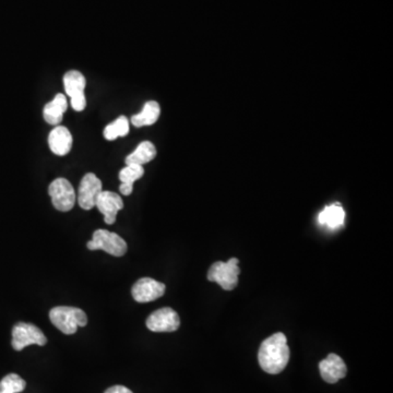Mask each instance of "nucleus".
I'll use <instances>...</instances> for the list:
<instances>
[{
    "label": "nucleus",
    "mask_w": 393,
    "mask_h": 393,
    "mask_svg": "<svg viewBox=\"0 0 393 393\" xmlns=\"http://www.w3.org/2000/svg\"><path fill=\"white\" fill-rule=\"evenodd\" d=\"M258 360L260 367L265 373L271 375L282 373L290 360V347L286 334L278 332L262 342L258 353Z\"/></svg>",
    "instance_id": "1"
},
{
    "label": "nucleus",
    "mask_w": 393,
    "mask_h": 393,
    "mask_svg": "<svg viewBox=\"0 0 393 393\" xmlns=\"http://www.w3.org/2000/svg\"><path fill=\"white\" fill-rule=\"evenodd\" d=\"M49 319L57 329L64 334H75L79 326H85L87 317L82 309L58 306L49 311Z\"/></svg>",
    "instance_id": "2"
},
{
    "label": "nucleus",
    "mask_w": 393,
    "mask_h": 393,
    "mask_svg": "<svg viewBox=\"0 0 393 393\" xmlns=\"http://www.w3.org/2000/svg\"><path fill=\"white\" fill-rule=\"evenodd\" d=\"M238 259L231 258L227 262H214L208 272V280L218 283L223 290H233L238 284V275L241 269Z\"/></svg>",
    "instance_id": "3"
},
{
    "label": "nucleus",
    "mask_w": 393,
    "mask_h": 393,
    "mask_svg": "<svg viewBox=\"0 0 393 393\" xmlns=\"http://www.w3.org/2000/svg\"><path fill=\"white\" fill-rule=\"evenodd\" d=\"M87 248L90 250H103L114 257H123L128 250L125 239L107 229H96L93 233L92 241L87 243Z\"/></svg>",
    "instance_id": "4"
},
{
    "label": "nucleus",
    "mask_w": 393,
    "mask_h": 393,
    "mask_svg": "<svg viewBox=\"0 0 393 393\" xmlns=\"http://www.w3.org/2000/svg\"><path fill=\"white\" fill-rule=\"evenodd\" d=\"M47 339L40 328L32 324L18 322L12 329V344L16 351H22L28 345L36 344L40 347L46 345Z\"/></svg>",
    "instance_id": "5"
},
{
    "label": "nucleus",
    "mask_w": 393,
    "mask_h": 393,
    "mask_svg": "<svg viewBox=\"0 0 393 393\" xmlns=\"http://www.w3.org/2000/svg\"><path fill=\"white\" fill-rule=\"evenodd\" d=\"M49 193L52 198L53 206L62 212H68L75 207L77 195L69 180L57 178L49 185Z\"/></svg>",
    "instance_id": "6"
},
{
    "label": "nucleus",
    "mask_w": 393,
    "mask_h": 393,
    "mask_svg": "<svg viewBox=\"0 0 393 393\" xmlns=\"http://www.w3.org/2000/svg\"><path fill=\"white\" fill-rule=\"evenodd\" d=\"M64 90L71 98V106L76 112L85 111L87 98L85 96L87 80L85 76L77 70H70L64 76Z\"/></svg>",
    "instance_id": "7"
},
{
    "label": "nucleus",
    "mask_w": 393,
    "mask_h": 393,
    "mask_svg": "<svg viewBox=\"0 0 393 393\" xmlns=\"http://www.w3.org/2000/svg\"><path fill=\"white\" fill-rule=\"evenodd\" d=\"M101 191H103V185L100 178L93 173H87L81 180L78 191V203L83 210H91L96 207V201Z\"/></svg>",
    "instance_id": "8"
},
{
    "label": "nucleus",
    "mask_w": 393,
    "mask_h": 393,
    "mask_svg": "<svg viewBox=\"0 0 393 393\" xmlns=\"http://www.w3.org/2000/svg\"><path fill=\"white\" fill-rule=\"evenodd\" d=\"M146 324L152 332H174L180 328V319L174 309L164 307L152 313Z\"/></svg>",
    "instance_id": "9"
},
{
    "label": "nucleus",
    "mask_w": 393,
    "mask_h": 393,
    "mask_svg": "<svg viewBox=\"0 0 393 393\" xmlns=\"http://www.w3.org/2000/svg\"><path fill=\"white\" fill-rule=\"evenodd\" d=\"M165 290L164 283L157 282L155 279L142 278L134 283L131 288V294L138 303H150L162 297Z\"/></svg>",
    "instance_id": "10"
},
{
    "label": "nucleus",
    "mask_w": 393,
    "mask_h": 393,
    "mask_svg": "<svg viewBox=\"0 0 393 393\" xmlns=\"http://www.w3.org/2000/svg\"><path fill=\"white\" fill-rule=\"evenodd\" d=\"M96 207L104 216V222L108 225L115 223L116 216L123 210V201L119 193L113 191H101L96 201Z\"/></svg>",
    "instance_id": "11"
},
{
    "label": "nucleus",
    "mask_w": 393,
    "mask_h": 393,
    "mask_svg": "<svg viewBox=\"0 0 393 393\" xmlns=\"http://www.w3.org/2000/svg\"><path fill=\"white\" fill-rule=\"evenodd\" d=\"M322 379L328 383H337L347 376V368L339 355L329 354L319 364Z\"/></svg>",
    "instance_id": "12"
},
{
    "label": "nucleus",
    "mask_w": 393,
    "mask_h": 393,
    "mask_svg": "<svg viewBox=\"0 0 393 393\" xmlns=\"http://www.w3.org/2000/svg\"><path fill=\"white\" fill-rule=\"evenodd\" d=\"M72 142L73 140L67 127H55L49 136V149L58 157H64L69 153Z\"/></svg>",
    "instance_id": "13"
},
{
    "label": "nucleus",
    "mask_w": 393,
    "mask_h": 393,
    "mask_svg": "<svg viewBox=\"0 0 393 393\" xmlns=\"http://www.w3.org/2000/svg\"><path fill=\"white\" fill-rule=\"evenodd\" d=\"M67 98L62 93H58L51 102H49L46 105L44 106V119L49 125L57 126L62 121L64 113L67 111Z\"/></svg>",
    "instance_id": "14"
},
{
    "label": "nucleus",
    "mask_w": 393,
    "mask_h": 393,
    "mask_svg": "<svg viewBox=\"0 0 393 393\" xmlns=\"http://www.w3.org/2000/svg\"><path fill=\"white\" fill-rule=\"evenodd\" d=\"M318 222L322 227L330 229H337L344 225L345 211L340 203H333L326 207L318 216Z\"/></svg>",
    "instance_id": "15"
},
{
    "label": "nucleus",
    "mask_w": 393,
    "mask_h": 393,
    "mask_svg": "<svg viewBox=\"0 0 393 393\" xmlns=\"http://www.w3.org/2000/svg\"><path fill=\"white\" fill-rule=\"evenodd\" d=\"M161 115V107L155 101H149L144 104L143 110L139 114L131 117V123L137 128L144 126H151L157 123Z\"/></svg>",
    "instance_id": "16"
},
{
    "label": "nucleus",
    "mask_w": 393,
    "mask_h": 393,
    "mask_svg": "<svg viewBox=\"0 0 393 393\" xmlns=\"http://www.w3.org/2000/svg\"><path fill=\"white\" fill-rule=\"evenodd\" d=\"M157 157V148L151 141H143L125 159L127 165H144Z\"/></svg>",
    "instance_id": "17"
},
{
    "label": "nucleus",
    "mask_w": 393,
    "mask_h": 393,
    "mask_svg": "<svg viewBox=\"0 0 393 393\" xmlns=\"http://www.w3.org/2000/svg\"><path fill=\"white\" fill-rule=\"evenodd\" d=\"M129 132V121L126 116H121L110 123L104 129V138L110 141L117 139L119 137H125Z\"/></svg>",
    "instance_id": "18"
},
{
    "label": "nucleus",
    "mask_w": 393,
    "mask_h": 393,
    "mask_svg": "<svg viewBox=\"0 0 393 393\" xmlns=\"http://www.w3.org/2000/svg\"><path fill=\"white\" fill-rule=\"evenodd\" d=\"M26 383L17 374H9L0 381V393H20L26 389Z\"/></svg>",
    "instance_id": "19"
},
{
    "label": "nucleus",
    "mask_w": 393,
    "mask_h": 393,
    "mask_svg": "<svg viewBox=\"0 0 393 393\" xmlns=\"http://www.w3.org/2000/svg\"><path fill=\"white\" fill-rule=\"evenodd\" d=\"M144 168L142 165L130 164L123 167L119 172V180L121 183L134 186V182L143 176Z\"/></svg>",
    "instance_id": "20"
},
{
    "label": "nucleus",
    "mask_w": 393,
    "mask_h": 393,
    "mask_svg": "<svg viewBox=\"0 0 393 393\" xmlns=\"http://www.w3.org/2000/svg\"><path fill=\"white\" fill-rule=\"evenodd\" d=\"M104 393H134L130 389L123 385H113L111 388H108Z\"/></svg>",
    "instance_id": "21"
},
{
    "label": "nucleus",
    "mask_w": 393,
    "mask_h": 393,
    "mask_svg": "<svg viewBox=\"0 0 393 393\" xmlns=\"http://www.w3.org/2000/svg\"><path fill=\"white\" fill-rule=\"evenodd\" d=\"M132 189H134V186L128 185V184L121 183V187H119V191L123 193V195H129L132 193Z\"/></svg>",
    "instance_id": "22"
}]
</instances>
